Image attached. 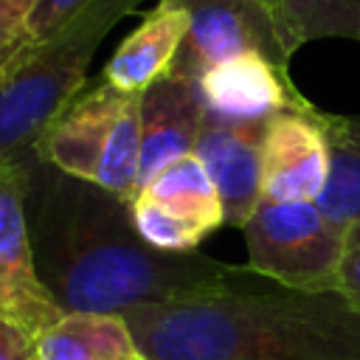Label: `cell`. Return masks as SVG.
I'll return each instance as SVG.
<instances>
[{
  "label": "cell",
  "mask_w": 360,
  "mask_h": 360,
  "mask_svg": "<svg viewBox=\"0 0 360 360\" xmlns=\"http://www.w3.org/2000/svg\"><path fill=\"white\" fill-rule=\"evenodd\" d=\"M256 3H259V6H264V8L278 20V6H281V0H256ZM278 28H281V25H278Z\"/></svg>",
  "instance_id": "7402d4cb"
},
{
  "label": "cell",
  "mask_w": 360,
  "mask_h": 360,
  "mask_svg": "<svg viewBox=\"0 0 360 360\" xmlns=\"http://www.w3.org/2000/svg\"><path fill=\"white\" fill-rule=\"evenodd\" d=\"M138 194H143V197L160 202L163 208L180 214L183 219L194 222L205 233L225 225L219 191H217L208 169L202 166V160L197 155H186V158L166 163L158 174H152L141 186Z\"/></svg>",
  "instance_id": "5bb4252c"
},
{
  "label": "cell",
  "mask_w": 360,
  "mask_h": 360,
  "mask_svg": "<svg viewBox=\"0 0 360 360\" xmlns=\"http://www.w3.org/2000/svg\"><path fill=\"white\" fill-rule=\"evenodd\" d=\"M205 124L197 79L169 70L141 93V186L166 163L194 155Z\"/></svg>",
  "instance_id": "8fae6325"
},
{
  "label": "cell",
  "mask_w": 360,
  "mask_h": 360,
  "mask_svg": "<svg viewBox=\"0 0 360 360\" xmlns=\"http://www.w3.org/2000/svg\"><path fill=\"white\" fill-rule=\"evenodd\" d=\"M39 0H0V65H6L25 39Z\"/></svg>",
  "instance_id": "d6986e66"
},
{
  "label": "cell",
  "mask_w": 360,
  "mask_h": 360,
  "mask_svg": "<svg viewBox=\"0 0 360 360\" xmlns=\"http://www.w3.org/2000/svg\"><path fill=\"white\" fill-rule=\"evenodd\" d=\"M262 138L264 124H231L205 115L194 155L208 169L231 228H245L262 202Z\"/></svg>",
  "instance_id": "30bf717a"
},
{
  "label": "cell",
  "mask_w": 360,
  "mask_h": 360,
  "mask_svg": "<svg viewBox=\"0 0 360 360\" xmlns=\"http://www.w3.org/2000/svg\"><path fill=\"white\" fill-rule=\"evenodd\" d=\"M0 360H39L37 335L8 318H0Z\"/></svg>",
  "instance_id": "44dd1931"
},
{
  "label": "cell",
  "mask_w": 360,
  "mask_h": 360,
  "mask_svg": "<svg viewBox=\"0 0 360 360\" xmlns=\"http://www.w3.org/2000/svg\"><path fill=\"white\" fill-rule=\"evenodd\" d=\"M357 312H360V219L346 228V253L340 264V290H338Z\"/></svg>",
  "instance_id": "ffe728a7"
},
{
  "label": "cell",
  "mask_w": 360,
  "mask_h": 360,
  "mask_svg": "<svg viewBox=\"0 0 360 360\" xmlns=\"http://www.w3.org/2000/svg\"><path fill=\"white\" fill-rule=\"evenodd\" d=\"M321 127L332 152L329 183L318 205L338 222L352 225L360 219V112L335 115L321 110Z\"/></svg>",
  "instance_id": "9a60e30c"
},
{
  "label": "cell",
  "mask_w": 360,
  "mask_h": 360,
  "mask_svg": "<svg viewBox=\"0 0 360 360\" xmlns=\"http://www.w3.org/2000/svg\"><path fill=\"white\" fill-rule=\"evenodd\" d=\"M321 110H287L264 124L262 200L318 202L332 172V152L321 127Z\"/></svg>",
  "instance_id": "ba28073f"
},
{
  "label": "cell",
  "mask_w": 360,
  "mask_h": 360,
  "mask_svg": "<svg viewBox=\"0 0 360 360\" xmlns=\"http://www.w3.org/2000/svg\"><path fill=\"white\" fill-rule=\"evenodd\" d=\"M39 360H146L118 312H65L37 338Z\"/></svg>",
  "instance_id": "4fadbf2b"
},
{
  "label": "cell",
  "mask_w": 360,
  "mask_h": 360,
  "mask_svg": "<svg viewBox=\"0 0 360 360\" xmlns=\"http://www.w3.org/2000/svg\"><path fill=\"white\" fill-rule=\"evenodd\" d=\"M62 315L34 264L25 217V163H0V318L39 338Z\"/></svg>",
  "instance_id": "52a82bcc"
},
{
  "label": "cell",
  "mask_w": 360,
  "mask_h": 360,
  "mask_svg": "<svg viewBox=\"0 0 360 360\" xmlns=\"http://www.w3.org/2000/svg\"><path fill=\"white\" fill-rule=\"evenodd\" d=\"M177 3L188 11L191 28L172 70L197 79L208 68L248 51H259L270 62L290 68L292 53L284 45L278 20L256 0H177Z\"/></svg>",
  "instance_id": "8992f818"
},
{
  "label": "cell",
  "mask_w": 360,
  "mask_h": 360,
  "mask_svg": "<svg viewBox=\"0 0 360 360\" xmlns=\"http://www.w3.org/2000/svg\"><path fill=\"white\" fill-rule=\"evenodd\" d=\"M143 0H96L56 37L0 65V163H28L53 121L87 90L101 39Z\"/></svg>",
  "instance_id": "3957f363"
},
{
  "label": "cell",
  "mask_w": 360,
  "mask_h": 360,
  "mask_svg": "<svg viewBox=\"0 0 360 360\" xmlns=\"http://www.w3.org/2000/svg\"><path fill=\"white\" fill-rule=\"evenodd\" d=\"M25 217L34 264L62 312H118L250 284V267L202 253H160L141 239L127 200L59 172L39 155L25 163Z\"/></svg>",
  "instance_id": "6da1fadb"
},
{
  "label": "cell",
  "mask_w": 360,
  "mask_h": 360,
  "mask_svg": "<svg viewBox=\"0 0 360 360\" xmlns=\"http://www.w3.org/2000/svg\"><path fill=\"white\" fill-rule=\"evenodd\" d=\"M197 90L205 115L231 124H267L278 112H307L315 107L295 90L290 70L259 51H248L208 68L197 76Z\"/></svg>",
  "instance_id": "9c48e42d"
},
{
  "label": "cell",
  "mask_w": 360,
  "mask_h": 360,
  "mask_svg": "<svg viewBox=\"0 0 360 360\" xmlns=\"http://www.w3.org/2000/svg\"><path fill=\"white\" fill-rule=\"evenodd\" d=\"M93 3H96V0H39L34 17H31V22H28L22 48L39 45V42L56 37L62 28H68L73 20H79ZM22 48H20V51H22Z\"/></svg>",
  "instance_id": "ac0fdd59"
},
{
  "label": "cell",
  "mask_w": 360,
  "mask_h": 360,
  "mask_svg": "<svg viewBox=\"0 0 360 360\" xmlns=\"http://www.w3.org/2000/svg\"><path fill=\"white\" fill-rule=\"evenodd\" d=\"M188 28L191 17L177 0H158L104 62L101 82L121 93H143L174 68Z\"/></svg>",
  "instance_id": "7c38bea8"
},
{
  "label": "cell",
  "mask_w": 360,
  "mask_h": 360,
  "mask_svg": "<svg viewBox=\"0 0 360 360\" xmlns=\"http://www.w3.org/2000/svg\"><path fill=\"white\" fill-rule=\"evenodd\" d=\"M278 25L290 53L315 39L360 42V0H281Z\"/></svg>",
  "instance_id": "2e32d148"
},
{
  "label": "cell",
  "mask_w": 360,
  "mask_h": 360,
  "mask_svg": "<svg viewBox=\"0 0 360 360\" xmlns=\"http://www.w3.org/2000/svg\"><path fill=\"white\" fill-rule=\"evenodd\" d=\"M132 222L143 242H149L160 253H197L200 242L208 236L194 222L183 219L180 214L163 208L160 202L138 194L132 202Z\"/></svg>",
  "instance_id": "e0dca14e"
},
{
  "label": "cell",
  "mask_w": 360,
  "mask_h": 360,
  "mask_svg": "<svg viewBox=\"0 0 360 360\" xmlns=\"http://www.w3.org/2000/svg\"><path fill=\"white\" fill-rule=\"evenodd\" d=\"M124 318L146 360H360V312L340 292L236 284Z\"/></svg>",
  "instance_id": "7a4b0ae2"
},
{
  "label": "cell",
  "mask_w": 360,
  "mask_h": 360,
  "mask_svg": "<svg viewBox=\"0 0 360 360\" xmlns=\"http://www.w3.org/2000/svg\"><path fill=\"white\" fill-rule=\"evenodd\" d=\"M37 155L132 202L141 191V93L107 82L87 87L45 132Z\"/></svg>",
  "instance_id": "277c9868"
},
{
  "label": "cell",
  "mask_w": 360,
  "mask_h": 360,
  "mask_svg": "<svg viewBox=\"0 0 360 360\" xmlns=\"http://www.w3.org/2000/svg\"><path fill=\"white\" fill-rule=\"evenodd\" d=\"M346 228L318 202L262 200L245 222L248 267L298 292H338Z\"/></svg>",
  "instance_id": "5b68a950"
}]
</instances>
